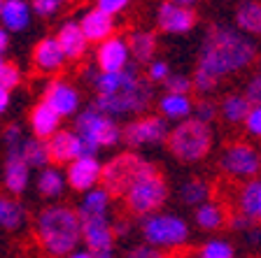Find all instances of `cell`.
I'll use <instances>...</instances> for the list:
<instances>
[{
    "instance_id": "1",
    "label": "cell",
    "mask_w": 261,
    "mask_h": 258,
    "mask_svg": "<svg viewBox=\"0 0 261 258\" xmlns=\"http://www.w3.org/2000/svg\"><path fill=\"white\" fill-rule=\"evenodd\" d=\"M256 42L236 26L212 23L198 47V70L222 81L224 77L250 68L256 61Z\"/></svg>"
},
{
    "instance_id": "2",
    "label": "cell",
    "mask_w": 261,
    "mask_h": 258,
    "mask_svg": "<svg viewBox=\"0 0 261 258\" xmlns=\"http://www.w3.org/2000/svg\"><path fill=\"white\" fill-rule=\"evenodd\" d=\"M35 235L49 258H68L82 242V219L68 205H49L35 219Z\"/></svg>"
},
{
    "instance_id": "3",
    "label": "cell",
    "mask_w": 261,
    "mask_h": 258,
    "mask_svg": "<svg viewBox=\"0 0 261 258\" xmlns=\"http://www.w3.org/2000/svg\"><path fill=\"white\" fill-rule=\"evenodd\" d=\"M154 89L152 84L130 65L128 81L112 96H96L93 98V109L108 114V117H126V114H140L152 105Z\"/></svg>"
},
{
    "instance_id": "4",
    "label": "cell",
    "mask_w": 261,
    "mask_h": 258,
    "mask_svg": "<svg viewBox=\"0 0 261 258\" xmlns=\"http://www.w3.org/2000/svg\"><path fill=\"white\" fill-rule=\"evenodd\" d=\"M156 170L159 167L154 163H149L147 158H142L140 154L121 151V154L112 156L103 165L100 184H103V188L110 195H121L124 198L142 177H147V175H152Z\"/></svg>"
},
{
    "instance_id": "5",
    "label": "cell",
    "mask_w": 261,
    "mask_h": 258,
    "mask_svg": "<svg viewBox=\"0 0 261 258\" xmlns=\"http://www.w3.org/2000/svg\"><path fill=\"white\" fill-rule=\"evenodd\" d=\"M168 149L177 161L182 163H198L210 154L212 149V130L207 124H201L198 119H187L170 130Z\"/></svg>"
},
{
    "instance_id": "6",
    "label": "cell",
    "mask_w": 261,
    "mask_h": 258,
    "mask_svg": "<svg viewBox=\"0 0 261 258\" xmlns=\"http://www.w3.org/2000/svg\"><path fill=\"white\" fill-rule=\"evenodd\" d=\"M140 231L142 237H145V244L156 247L161 251L185 247L189 242V223L182 216L170 214V212H159V214L145 216L140 221Z\"/></svg>"
},
{
    "instance_id": "7",
    "label": "cell",
    "mask_w": 261,
    "mask_h": 258,
    "mask_svg": "<svg viewBox=\"0 0 261 258\" xmlns=\"http://www.w3.org/2000/svg\"><path fill=\"white\" fill-rule=\"evenodd\" d=\"M75 133L80 135L82 142H84L89 149L98 151V149H103V147L119 145L121 135H124V128H121L112 117H108V114L89 107V109H84V112L77 114Z\"/></svg>"
},
{
    "instance_id": "8",
    "label": "cell",
    "mask_w": 261,
    "mask_h": 258,
    "mask_svg": "<svg viewBox=\"0 0 261 258\" xmlns=\"http://www.w3.org/2000/svg\"><path fill=\"white\" fill-rule=\"evenodd\" d=\"M168 200V182L163 177L161 172H152L142 177L136 186L130 188L128 193L124 195V203H126V210L130 214L136 216H152V214H159L163 205Z\"/></svg>"
},
{
    "instance_id": "9",
    "label": "cell",
    "mask_w": 261,
    "mask_h": 258,
    "mask_svg": "<svg viewBox=\"0 0 261 258\" xmlns=\"http://www.w3.org/2000/svg\"><path fill=\"white\" fill-rule=\"evenodd\" d=\"M219 167L224 175L233 179H252L261 172V154L250 145V142H233L222 151L219 156Z\"/></svg>"
},
{
    "instance_id": "10",
    "label": "cell",
    "mask_w": 261,
    "mask_h": 258,
    "mask_svg": "<svg viewBox=\"0 0 261 258\" xmlns=\"http://www.w3.org/2000/svg\"><path fill=\"white\" fill-rule=\"evenodd\" d=\"M198 21L194 3L189 0H168L161 3L156 10V26L161 33L168 35H185Z\"/></svg>"
},
{
    "instance_id": "11",
    "label": "cell",
    "mask_w": 261,
    "mask_h": 258,
    "mask_svg": "<svg viewBox=\"0 0 261 258\" xmlns=\"http://www.w3.org/2000/svg\"><path fill=\"white\" fill-rule=\"evenodd\" d=\"M170 128L163 117H140L124 126L121 140L128 147H145V145H161L168 142Z\"/></svg>"
},
{
    "instance_id": "12",
    "label": "cell",
    "mask_w": 261,
    "mask_h": 258,
    "mask_svg": "<svg viewBox=\"0 0 261 258\" xmlns=\"http://www.w3.org/2000/svg\"><path fill=\"white\" fill-rule=\"evenodd\" d=\"M47 147H49L51 163H68V165H70L77 158L96 156V151L89 149L75 130H59V133L47 142Z\"/></svg>"
},
{
    "instance_id": "13",
    "label": "cell",
    "mask_w": 261,
    "mask_h": 258,
    "mask_svg": "<svg viewBox=\"0 0 261 258\" xmlns=\"http://www.w3.org/2000/svg\"><path fill=\"white\" fill-rule=\"evenodd\" d=\"M103 177V163L98 161L96 156H84L77 158L68 165L65 170V179H68V186L72 191H82V193H89L96 188V184Z\"/></svg>"
},
{
    "instance_id": "14",
    "label": "cell",
    "mask_w": 261,
    "mask_h": 258,
    "mask_svg": "<svg viewBox=\"0 0 261 258\" xmlns=\"http://www.w3.org/2000/svg\"><path fill=\"white\" fill-rule=\"evenodd\" d=\"M44 102L59 117H72L80 109L82 98H80V91H77L70 81L54 79V81H49L47 89H44Z\"/></svg>"
},
{
    "instance_id": "15",
    "label": "cell",
    "mask_w": 261,
    "mask_h": 258,
    "mask_svg": "<svg viewBox=\"0 0 261 258\" xmlns=\"http://www.w3.org/2000/svg\"><path fill=\"white\" fill-rule=\"evenodd\" d=\"M128 61H130L128 40L119 38V35L105 40L96 49V63L100 68V72H124L130 65Z\"/></svg>"
},
{
    "instance_id": "16",
    "label": "cell",
    "mask_w": 261,
    "mask_h": 258,
    "mask_svg": "<svg viewBox=\"0 0 261 258\" xmlns=\"http://www.w3.org/2000/svg\"><path fill=\"white\" fill-rule=\"evenodd\" d=\"M5 188L10 195H21L28 188V182H31V165L26 163L21 154V147L16 149H7V158H5Z\"/></svg>"
},
{
    "instance_id": "17",
    "label": "cell",
    "mask_w": 261,
    "mask_h": 258,
    "mask_svg": "<svg viewBox=\"0 0 261 258\" xmlns=\"http://www.w3.org/2000/svg\"><path fill=\"white\" fill-rule=\"evenodd\" d=\"M114 223L110 219H96L82 223V240L91 253L112 251L114 247Z\"/></svg>"
},
{
    "instance_id": "18",
    "label": "cell",
    "mask_w": 261,
    "mask_h": 258,
    "mask_svg": "<svg viewBox=\"0 0 261 258\" xmlns=\"http://www.w3.org/2000/svg\"><path fill=\"white\" fill-rule=\"evenodd\" d=\"M80 26L84 31L89 42H98L103 44L105 40L114 38V16L105 14L103 10H98L96 5L89 7L80 19Z\"/></svg>"
},
{
    "instance_id": "19",
    "label": "cell",
    "mask_w": 261,
    "mask_h": 258,
    "mask_svg": "<svg viewBox=\"0 0 261 258\" xmlns=\"http://www.w3.org/2000/svg\"><path fill=\"white\" fill-rule=\"evenodd\" d=\"M56 40H59V44H61V49H63V54L68 61H77L87 54L89 40H87V35H84V31H82L80 21H72V19L63 21L59 26Z\"/></svg>"
},
{
    "instance_id": "20",
    "label": "cell",
    "mask_w": 261,
    "mask_h": 258,
    "mask_svg": "<svg viewBox=\"0 0 261 258\" xmlns=\"http://www.w3.org/2000/svg\"><path fill=\"white\" fill-rule=\"evenodd\" d=\"M65 61L68 59H65L63 49H61L56 38H42L35 44V49H33V65H35L40 72H47V75L59 72Z\"/></svg>"
},
{
    "instance_id": "21",
    "label": "cell",
    "mask_w": 261,
    "mask_h": 258,
    "mask_svg": "<svg viewBox=\"0 0 261 258\" xmlns=\"http://www.w3.org/2000/svg\"><path fill=\"white\" fill-rule=\"evenodd\" d=\"M61 119L54 109L49 107L47 102H38L35 107L31 109V117H28V124H31V130H33V137H38V140H44L49 142L59 133V126H61Z\"/></svg>"
},
{
    "instance_id": "22",
    "label": "cell",
    "mask_w": 261,
    "mask_h": 258,
    "mask_svg": "<svg viewBox=\"0 0 261 258\" xmlns=\"http://www.w3.org/2000/svg\"><path fill=\"white\" fill-rule=\"evenodd\" d=\"M110 200H112V195H110L103 186L93 188V191H89V193H84L80 207H77V214H80L82 223H87V221H96V219H108Z\"/></svg>"
},
{
    "instance_id": "23",
    "label": "cell",
    "mask_w": 261,
    "mask_h": 258,
    "mask_svg": "<svg viewBox=\"0 0 261 258\" xmlns=\"http://www.w3.org/2000/svg\"><path fill=\"white\" fill-rule=\"evenodd\" d=\"M31 12L33 7L23 0H5L3 3V12H0V21L7 33H21L31 23Z\"/></svg>"
},
{
    "instance_id": "24",
    "label": "cell",
    "mask_w": 261,
    "mask_h": 258,
    "mask_svg": "<svg viewBox=\"0 0 261 258\" xmlns=\"http://www.w3.org/2000/svg\"><path fill=\"white\" fill-rule=\"evenodd\" d=\"M196 102L191 96H179V93H163L159 98V112L163 119H173V121H187L194 114Z\"/></svg>"
},
{
    "instance_id": "25",
    "label": "cell",
    "mask_w": 261,
    "mask_h": 258,
    "mask_svg": "<svg viewBox=\"0 0 261 258\" xmlns=\"http://www.w3.org/2000/svg\"><path fill=\"white\" fill-rule=\"evenodd\" d=\"M233 19H236V28L240 33H245L247 38L261 35V3H254V0L240 3L236 7Z\"/></svg>"
},
{
    "instance_id": "26",
    "label": "cell",
    "mask_w": 261,
    "mask_h": 258,
    "mask_svg": "<svg viewBox=\"0 0 261 258\" xmlns=\"http://www.w3.org/2000/svg\"><path fill=\"white\" fill-rule=\"evenodd\" d=\"M128 49L130 59L136 63H152L154 51H156V38L149 31H133L128 35Z\"/></svg>"
},
{
    "instance_id": "27",
    "label": "cell",
    "mask_w": 261,
    "mask_h": 258,
    "mask_svg": "<svg viewBox=\"0 0 261 258\" xmlns=\"http://www.w3.org/2000/svg\"><path fill=\"white\" fill-rule=\"evenodd\" d=\"M23 223H26V207L14 195L0 193V228L19 231Z\"/></svg>"
},
{
    "instance_id": "28",
    "label": "cell",
    "mask_w": 261,
    "mask_h": 258,
    "mask_svg": "<svg viewBox=\"0 0 261 258\" xmlns=\"http://www.w3.org/2000/svg\"><path fill=\"white\" fill-rule=\"evenodd\" d=\"M194 219H196V226L203 228V231H219L224 223H228L226 212L217 203H205L201 207H196Z\"/></svg>"
},
{
    "instance_id": "29",
    "label": "cell",
    "mask_w": 261,
    "mask_h": 258,
    "mask_svg": "<svg viewBox=\"0 0 261 258\" xmlns=\"http://www.w3.org/2000/svg\"><path fill=\"white\" fill-rule=\"evenodd\" d=\"M210 184L201 177H191L187 182L179 184V200L185 205H191V207H201V205L207 203L210 198Z\"/></svg>"
},
{
    "instance_id": "30",
    "label": "cell",
    "mask_w": 261,
    "mask_h": 258,
    "mask_svg": "<svg viewBox=\"0 0 261 258\" xmlns=\"http://www.w3.org/2000/svg\"><path fill=\"white\" fill-rule=\"evenodd\" d=\"M219 109H222V117L226 119L228 124H245L247 117H250V112H252V105L245 96L231 93V96H226L222 100Z\"/></svg>"
},
{
    "instance_id": "31",
    "label": "cell",
    "mask_w": 261,
    "mask_h": 258,
    "mask_svg": "<svg viewBox=\"0 0 261 258\" xmlns=\"http://www.w3.org/2000/svg\"><path fill=\"white\" fill-rule=\"evenodd\" d=\"M21 154L26 158V163L31 167H38L40 172L47 170L49 163H51V156H49V147L44 140H38V137H28L21 145Z\"/></svg>"
},
{
    "instance_id": "32",
    "label": "cell",
    "mask_w": 261,
    "mask_h": 258,
    "mask_svg": "<svg viewBox=\"0 0 261 258\" xmlns=\"http://www.w3.org/2000/svg\"><path fill=\"white\" fill-rule=\"evenodd\" d=\"M65 184H68V179H65L63 172L49 165L47 170L40 172V177H38V191L44 195V198H59V195L63 193Z\"/></svg>"
},
{
    "instance_id": "33",
    "label": "cell",
    "mask_w": 261,
    "mask_h": 258,
    "mask_svg": "<svg viewBox=\"0 0 261 258\" xmlns=\"http://www.w3.org/2000/svg\"><path fill=\"white\" fill-rule=\"evenodd\" d=\"M238 207H240V214L250 216L252 221L259 219V179L247 182L243 188H240Z\"/></svg>"
},
{
    "instance_id": "34",
    "label": "cell",
    "mask_w": 261,
    "mask_h": 258,
    "mask_svg": "<svg viewBox=\"0 0 261 258\" xmlns=\"http://www.w3.org/2000/svg\"><path fill=\"white\" fill-rule=\"evenodd\" d=\"M198 258H236V251L226 240H210L201 247Z\"/></svg>"
},
{
    "instance_id": "35",
    "label": "cell",
    "mask_w": 261,
    "mask_h": 258,
    "mask_svg": "<svg viewBox=\"0 0 261 258\" xmlns=\"http://www.w3.org/2000/svg\"><path fill=\"white\" fill-rule=\"evenodd\" d=\"M191 81H194V91L201 93V96H210V93L217 91V86H219V79H217V77L207 75V72L198 70V68H196V72H194V77H191Z\"/></svg>"
},
{
    "instance_id": "36",
    "label": "cell",
    "mask_w": 261,
    "mask_h": 258,
    "mask_svg": "<svg viewBox=\"0 0 261 258\" xmlns=\"http://www.w3.org/2000/svg\"><path fill=\"white\" fill-rule=\"evenodd\" d=\"M189 91H194V81L187 75H170L166 81V93H179V96H189Z\"/></svg>"
},
{
    "instance_id": "37",
    "label": "cell",
    "mask_w": 261,
    "mask_h": 258,
    "mask_svg": "<svg viewBox=\"0 0 261 258\" xmlns=\"http://www.w3.org/2000/svg\"><path fill=\"white\" fill-rule=\"evenodd\" d=\"M217 112H219V107L215 105V102L207 100V98H201L194 107V119H198L201 124H210V121H215Z\"/></svg>"
},
{
    "instance_id": "38",
    "label": "cell",
    "mask_w": 261,
    "mask_h": 258,
    "mask_svg": "<svg viewBox=\"0 0 261 258\" xmlns=\"http://www.w3.org/2000/svg\"><path fill=\"white\" fill-rule=\"evenodd\" d=\"M170 75L173 72H170V65L166 61H152V63L147 65V79H149V84H159V81L166 84Z\"/></svg>"
},
{
    "instance_id": "39",
    "label": "cell",
    "mask_w": 261,
    "mask_h": 258,
    "mask_svg": "<svg viewBox=\"0 0 261 258\" xmlns=\"http://www.w3.org/2000/svg\"><path fill=\"white\" fill-rule=\"evenodd\" d=\"M19 81H21V70H19L14 63H5L0 68V86H3V89L10 91V89L19 86Z\"/></svg>"
},
{
    "instance_id": "40",
    "label": "cell",
    "mask_w": 261,
    "mask_h": 258,
    "mask_svg": "<svg viewBox=\"0 0 261 258\" xmlns=\"http://www.w3.org/2000/svg\"><path fill=\"white\" fill-rule=\"evenodd\" d=\"M243 96L250 100L252 107H261V75H259V72H256V75L247 81Z\"/></svg>"
},
{
    "instance_id": "41",
    "label": "cell",
    "mask_w": 261,
    "mask_h": 258,
    "mask_svg": "<svg viewBox=\"0 0 261 258\" xmlns=\"http://www.w3.org/2000/svg\"><path fill=\"white\" fill-rule=\"evenodd\" d=\"M31 7H33V12H35L38 16L47 19V16H54L56 12L61 10V3L59 0H35Z\"/></svg>"
},
{
    "instance_id": "42",
    "label": "cell",
    "mask_w": 261,
    "mask_h": 258,
    "mask_svg": "<svg viewBox=\"0 0 261 258\" xmlns=\"http://www.w3.org/2000/svg\"><path fill=\"white\" fill-rule=\"evenodd\" d=\"M3 142H5L7 149H16V147H21L26 140H23V135H21V128L16 124H10L5 128V133H3Z\"/></svg>"
},
{
    "instance_id": "43",
    "label": "cell",
    "mask_w": 261,
    "mask_h": 258,
    "mask_svg": "<svg viewBox=\"0 0 261 258\" xmlns=\"http://www.w3.org/2000/svg\"><path fill=\"white\" fill-rule=\"evenodd\" d=\"M126 258H166V253L156 247H149V244H138L126 253Z\"/></svg>"
},
{
    "instance_id": "44",
    "label": "cell",
    "mask_w": 261,
    "mask_h": 258,
    "mask_svg": "<svg viewBox=\"0 0 261 258\" xmlns=\"http://www.w3.org/2000/svg\"><path fill=\"white\" fill-rule=\"evenodd\" d=\"M96 7L98 10H103L105 14H110V16H117L128 7V3H126V0H98Z\"/></svg>"
},
{
    "instance_id": "45",
    "label": "cell",
    "mask_w": 261,
    "mask_h": 258,
    "mask_svg": "<svg viewBox=\"0 0 261 258\" xmlns=\"http://www.w3.org/2000/svg\"><path fill=\"white\" fill-rule=\"evenodd\" d=\"M245 130H247L252 137H261V107H252L250 117L245 121Z\"/></svg>"
},
{
    "instance_id": "46",
    "label": "cell",
    "mask_w": 261,
    "mask_h": 258,
    "mask_svg": "<svg viewBox=\"0 0 261 258\" xmlns=\"http://www.w3.org/2000/svg\"><path fill=\"white\" fill-rule=\"evenodd\" d=\"M252 223H254V221L250 219V216H245V214H233V216H228V228H233V231H243V233H250L252 228Z\"/></svg>"
},
{
    "instance_id": "47",
    "label": "cell",
    "mask_w": 261,
    "mask_h": 258,
    "mask_svg": "<svg viewBox=\"0 0 261 258\" xmlns=\"http://www.w3.org/2000/svg\"><path fill=\"white\" fill-rule=\"evenodd\" d=\"M126 233H130V223H128V221H124V219L114 221V235H117V237H124Z\"/></svg>"
},
{
    "instance_id": "48",
    "label": "cell",
    "mask_w": 261,
    "mask_h": 258,
    "mask_svg": "<svg viewBox=\"0 0 261 258\" xmlns=\"http://www.w3.org/2000/svg\"><path fill=\"white\" fill-rule=\"evenodd\" d=\"M7 107H10V91L0 86V114H5Z\"/></svg>"
},
{
    "instance_id": "49",
    "label": "cell",
    "mask_w": 261,
    "mask_h": 258,
    "mask_svg": "<svg viewBox=\"0 0 261 258\" xmlns=\"http://www.w3.org/2000/svg\"><path fill=\"white\" fill-rule=\"evenodd\" d=\"M7 47H10V33L0 26V56H3V51H5Z\"/></svg>"
},
{
    "instance_id": "50",
    "label": "cell",
    "mask_w": 261,
    "mask_h": 258,
    "mask_svg": "<svg viewBox=\"0 0 261 258\" xmlns=\"http://www.w3.org/2000/svg\"><path fill=\"white\" fill-rule=\"evenodd\" d=\"M247 240H250L252 244H259L261 242V231L259 228H252V231L247 233Z\"/></svg>"
},
{
    "instance_id": "51",
    "label": "cell",
    "mask_w": 261,
    "mask_h": 258,
    "mask_svg": "<svg viewBox=\"0 0 261 258\" xmlns=\"http://www.w3.org/2000/svg\"><path fill=\"white\" fill-rule=\"evenodd\" d=\"M68 258H93V253L89 251V249H84V251H75V253H70Z\"/></svg>"
},
{
    "instance_id": "52",
    "label": "cell",
    "mask_w": 261,
    "mask_h": 258,
    "mask_svg": "<svg viewBox=\"0 0 261 258\" xmlns=\"http://www.w3.org/2000/svg\"><path fill=\"white\" fill-rule=\"evenodd\" d=\"M93 258H114L112 251H100V253H93Z\"/></svg>"
},
{
    "instance_id": "53",
    "label": "cell",
    "mask_w": 261,
    "mask_h": 258,
    "mask_svg": "<svg viewBox=\"0 0 261 258\" xmlns=\"http://www.w3.org/2000/svg\"><path fill=\"white\" fill-rule=\"evenodd\" d=\"M256 221H261V179H259V219Z\"/></svg>"
},
{
    "instance_id": "54",
    "label": "cell",
    "mask_w": 261,
    "mask_h": 258,
    "mask_svg": "<svg viewBox=\"0 0 261 258\" xmlns=\"http://www.w3.org/2000/svg\"><path fill=\"white\" fill-rule=\"evenodd\" d=\"M3 65H5V61H3V56H0V68H3Z\"/></svg>"
},
{
    "instance_id": "55",
    "label": "cell",
    "mask_w": 261,
    "mask_h": 258,
    "mask_svg": "<svg viewBox=\"0 0 261 258\" xmlns=\"http://www.w3.org/2000/svg\"><path fill=\"white\" fill-rule=\"evenodd\" d=\"M259 75H261V61H259Z\"/></svg>"
},
{
    "instance_id": "56",
    "label": "cell",
    "mask_w": 261,
    "mask_h": 258,
    "mask_svg": "<svg viewBox=\"0 0 261 258\" xmlns=\"http://www.w3.org/2000/svg\"><path fill=\"white\" fill-rule=\"evenodd\" d=\"M0 12H3V3H0Z\"/></svg>"
}]
</instances>
